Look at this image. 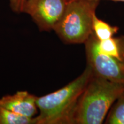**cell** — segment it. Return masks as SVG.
<instances>
[{
    "label": "cell",
    "instance_id": "cell-2",
    "mask_svg": "<svg viewBox=\"0 0 124 124\" xmlns=\"http://www.w3.org/2000/svg\"><path fill=\"white\" fill-rule=\"evenodd\" d=\"M124 93V83L93 74L78 101L74 124L103 123L111 106Z\"/></svg>",
    "mask_w": 124,
    "mask_h": 124
},
{
    "label": "cell",
    "instance_id": "cell-6",
    "mask_svg": "<svg viewBox=\"0 0 124 124\" xmlns=\"http://www.w3.org/2000/svg\"><path fill=\"white\" fill-rule=\"evenodd\" d=\"M0 105L18 115L35 118L38 114L37 96L27 90L17 91L0 98Z\"/></svg>",
    "mask_w": 124,
    "mask_h": 124
},
{
    "label": "cell",
    "instance_id": "cell-12",
    "mask_svg": "<svg viewBox=\"0 0 124 124\" xmlns=\"http://www.w3.org/2000/svg\"><path fill=\"white\" fill-rule=\"evenodd\" d=\"M68 2L70 1H74V0H67ZM88 1H100V0H88ZM108 1H116V2H124V0H108Z\"/></svg>",
    "mask_w": 124,
    "mask_h": 124
},
{
    "label": "cell",
    "instance_id": "cell-11",
    "mask_svg": "<svg viewBox=\"0 0 124 124\" xmlns=\"http://www.w3.org/2000/svg\"><path fill=\"white\" fill-rule=\"evenodd\" d=\"M12 11L17 14L23 13L25 4L27 0H8Z\"/></svg>",
    "mask_w": 124,
    "mask_h": 124
},
{
    "label": "cell",
    "instance_id": "cell-9",
    "mask_svg": "<svg viewBox=\"0 0 124 124\" xmlns=\"http://www.w3.org/2000/svg\"><path fill=\"white\" fill-rule=\"evenodd\" d=\"M0 124H36L35 118L18 115L0 105Z\"/></svg>",
    "mask_w": 124,
    "mask_h": 124
},
{
    "label": "cell",
    "instance_id": "cell-4",
    "mask_svg": "<svg viewBox=\"0 0 124 124\" xmlns=\"http://www.w3.org/2000/svg\"><path fill=\"white\" fill-rule=\"evenodd\" d=\"M85 44L87 65L94 75L112 82L124 83V62L101 52L98 40L93 33Z\"/></svg>",
    "mask_w": 124,
    "mask_h": 124
},
{
    "label": "cell",
    "instance_id": "cell-10",
    "mask_svg": "<svg viewBox=\"0 0 124 124\" xmlns=\"http://www.w3.org/2000/svg\"><path fill=\"white\" fill-rule=\"evenodd\" d=\"M106 124H124V93L118 98L108 113Z\"/></svg>",
    "mask_w": 124,
    "mask_h": 124
},
{
    "label": "cell",
    "instance_id": "cell-1",
    "mask_svg": "<svg viewBox=\"0 0 124 124\" xmlns=\"http://www.w3.org/2000/svg\"><path fill=\"white\" fill-rule=\"evenodd\" d=\"M93 74L87 66L81 75L62 88L37 97L36 124H74L78 101Z\"/></svg>",
    "mask_w": 124,
    "mask_h": 124
},
{
    "label": "cell",
    "instance_id": "cell-3",
    "mask_svg": "<svg viewBox=\"0 0 124 124\" xmlns=\"http://www.w3.org/2000/svg\"><path fill=\"white\" fill-rule=\"evenodd\" d=\"M99 2L88 0L69 1L54 29L59 38L67 44H85L93 33V20Z\"/></svg>",
    "mask_w": 124,
    "mask_h": 124
},
{
    "label": "cell",
    "instance_id": "cell-7",
    "mask_svg": "<svg viewBox=\"0 0 124 124\" xmlns=\"http://www.w3.org/2000/svg\"><path fill=\"white\" fill-rule=\"evenodd\" d=\"M98 48L102 53L124 62V37L98 41Z\"/></svg>",
    "mask_w": 124,
    "mask_h": 124
},
{
    "label": "cell",
    "instance_id": "cell-8",
    "mask_svg": "<svg viewBox=\"0 0 124 124\" xmlns=\"http://www.w3.org/2000/svg\"><path fill=\"white\" fill-rule=\"evenodd\" d=\"M93 33L98 41L108 39L113 37L119 30V28L112 26L99 18L96 15L94 16L92 24Z\"/></svg>",
    "mask_w": 124,
    "mask_h": 124
},
{
    "label": "cell",
    "instance_id": "cell-5",
    "mask_svg": "<svg viewBox=\"0 0 124 124\" xmlns=\"http://www.w3.org/2000/svg\"><path fill=\"white\" fill-rule=\"evenodd\" d=\"M67 4V0H27L23 13L30 17L40 32H50L61 18Z\"/></svg>",
    "mask_w": 124,
    "mask_h": 124
}]
</instances>
